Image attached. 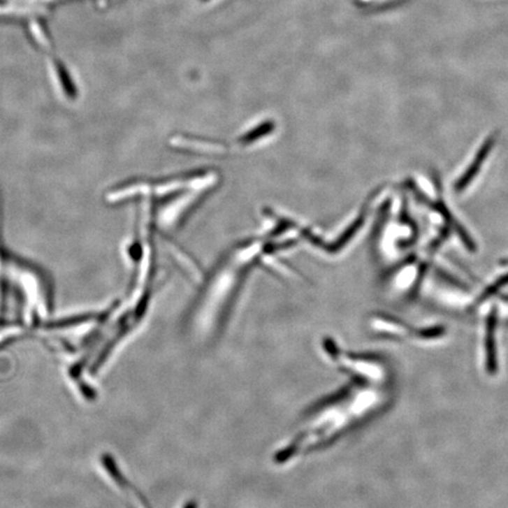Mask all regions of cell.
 I'll return each mask as SVG.
<instances>
[{
    "label": "cell",
    "instance_id": "obj_3",
    "mask_svg": "<svg viewBox=\"0 0 508 508\" xmlns=\"http://www.w3.org/2000/svg\"><path fill=\"white\" fill-rule=\"evenodd\" d=\"M501 263H502V265H508V259L501 260Z\"/></svg>",
    "mask_w": 508,
    "mask_h": 508
},
{
    "label": "cell",
    "instance_id": "obj_1",
    "mask_svg": "<svg viewBox=\"0 0 508 508\" xmlns=\"http://www.w3.org/2000/svg\"><path fill=\"white\" fill-rule=\"evenodd\" d=\"M495 140H497V137L492 136V137L487 138L486 141L482 144L481 147H480L478 153H477V156H475L474 161L468 166L464 175H461L460 178L458 179V182H456L454 187H456V192H463V191H465V189L474 179L475 175H478L479 170L481 168L482 164L485 163V159H486L487 156L490 154L491 151L493 149Z\"/></svg>",
    "mask_w": 508,
    "mask_h": 508
},
{
    "label": "cell",
    "instance_id": "obj_2",
    "mask_svg": "<svg viewBox=\"0 0 508 508\" xmlns=\"http://www.w3.org/2000/svg\"><path fill=\"white\" fill-rule=\"evenodd\" d=\"M508 285V273L502 275L500 279H498L493 285L490 286L488 289H485V292L482 293L481 297L479 298V301H485L488 298L493 297L494 294L499 292L502 287Z\"/></svg>",
    "mask_w": 508,
    "mask_h": 508
}]
</instances>
